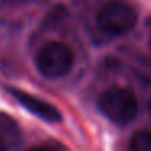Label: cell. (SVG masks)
Masks as SVG:
<instances>
[{"label": "cell", "mask_w": 151, "mask_h": 151, "mask_svg": "<svg viewBox=\"0 0 151 151\" xmlns=\"http://www.w3.org/2000/svg\"><path fill=\"white\" fill-rule=\"evenodd\" d=\"M55 150H63V146L57 143H46V145H39V146L34 148V151H55Z\"/></svg>", "instance_id": "ba28073f"}, {"label": "cell", "mask_w": 151, "mask_h": 151, "mask_svg": "<svg viewBox=\"0 0 151 151\" xmlns=\"http://www.w3.org/2000/svg\"><path fill=\"white\" fill-rule=\"evenodd\" d=\"M99 111L119 125H127L137 117L138 101L133 91L127 88H111L99 96Z\"/></svg>", "instance_id": "6da1fadb"}, {"label": "cell", "mask_w": 151, "mask_h": 151, "mask_svg": "<svg viewBox=\"0 0 151 151\" xmlns=\"http://www.w3.org/2000/svg\"><path fill=\"white\" fill-rule=\"evenodd\" d=\"M21 145V130L10 115L0 112V150H15Z\"/></svg>", "instance_id": "5b68a950"}, {"label": "cell", "mask_w": 151, "mask_h": 151, "mask_svg": "<svg viewBox=\"0 0 151 151\" xmlns=\"http://www.w3.org/2000/svg\"><path fill=\"white\" fill-rule=\"evenodd\" d=\"M75 55L73 50L63 42H47L36 55V67L44 78L57 80L65 76L72 70Z\"/></svg>", "instance_id": "3957f363"}, {"label": "cell", "mask_w": 151, "mask_h": 151, "mask_svg": "<svg viewBox=\"0 0 151 151\" xmlns=\"http://www.w3.org/2000/svg\"><path fill=\"white\" fill-rule=\"evenodd\" d=\"M10 94L23 106L24 109L31 112L33 115L39 117L41 120H46V122H50V124H57V122L62 120V115H60L59 109L54 107L52 104L46 102L44 99L41 98H36V96L29 94V93H24L21 89H8Z\"/></svg>", "instance_id": "277c9868"}, {"label": "cell", "mask_w": 151, "mask_h": 151, "mask_svg": "<svg viewBox=\"0 0 151 151\" xmlns=\"http://www.w3.org/2000/svg\"><path fill=\"white\" fill-rule=\"evenodd\" d=\"M137 10L127 2L111 0L99 10L96 17L99 29L109 36H124L137 24Z\"/></svg>", "instance_id": "7a4b0ae2"}, {"label": "cell", "mask_w": 151, "mask_h": 151, "mask_svg": "<svg viewBox=\"0 0 151 151\" xmlns=\"http://www.w3.org/2000/svg\"><path fill=\"white\" fill-rule=\"evenodd\" d=\"M44 0H0L2 5H7V7H21V5H28V4H39Z\"/></svg>", "instance_id": "52a82bcc"}, {"label": "cell", "mask_w": 151, "mask_h": 151, "mask_svg": "<svg viewBox=\"0 0 151 151\" xmlns=\"http://www.w3.org/2000/svg\"><path fill=\"white\" fill-rule=\"evenodd\" d=\"M148 109H150V114H151V99H150V104H148Z\"/></svg>", "instance_id": "9c48e42d"}, {"label": "cell", "mask_w": 151, "mask_h": 151, "mask_svg": "<svg viewBox=\"0 0 151 151\" xmlns=\"http://www.w3.org/2000/svg\"><path fill=\"white\" fill-rule=\"evenodd\" d=\"M132 151H151V132H138L130 141Z\"/></svg>", "instance_id": "8992f818"}]
</instances>
